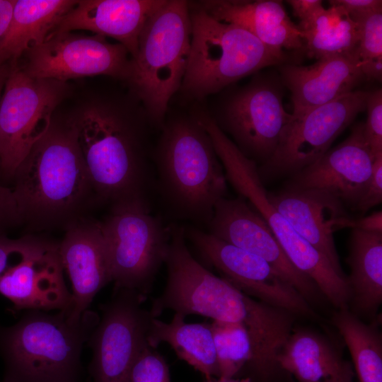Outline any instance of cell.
<instances>
[{"label": "cell", "instance_id": "obj_32", "mask_svg": "<svg viewBox=\"0 0 382 382\" xmlns=\"http://www.w3.org/2000/svg\"><path fill=\"white\" fill-rule=\"evenodd\" d=\"M129 382H171L165 358L149 345L140 352L132 368Z\"/></svg>", "mask_w": 382, "mask_h": 382}, {"label": "cell", "instance_id": "obj_33", "mask_svg": "<svg viewBox=\"0 0 382 382\" xmlns=\"http://www.w3.org/2000/svg\"><path fill=\"white\" fill-rule=\"evenodd\" d=\"M56 243L30 234L18 238L0 236V277L16 264L11 263L13 256L24 257L45 250Z\"/></svg>", "mask_w": 382, "mask_h": 382}, {"label": "cell", "instance_id": "obj_9", "mask_svg": "<svg viewBox=\"0 0 382 382\" xmlns=\"http://www.w3.org/2000/svg\"><path fill=\"white\" fill-rule=\"evenodd\" d=\"M149 201L111 205L102 222L114 289H128L147 297L166 256L170 231L151 214Z\"/></svg>", "mask_w": 382, "mask_h": 382}, {"label": "cell", "instance_id": "obj_34", "mask_svg": "<svg viewBox=\"0 0 382 382\" xmlns=\"http://www.w3.org/2000/svg\"><path fill=\"white\" fill-rule=\"evenodd\" d=\"M366 109L367 118L364 123V135L375 157L382 154V91L369 92Z\"/></svg>", "mask_w": 382, "mask_h": 382}, {"label": "cell", "instance_id": "obj_31", "mask_svg": "<svg viewBox=\"0 0 382 382\" xmlns=\"http://www.w3.org/2000/svg\"><path fill=\"white\" fill-rule=\"evenodd\" d=\"M358 25L357 53L365 79L381 80L382 11L352 19Z\"/></svg>", "mask_w": 382, "mask_h": 382}, {"label": "cell", "instance_id": "obj_11", "mask_svg": "<svg viewBox=\"0 0 382 382\" xmlns=\"http://www.w3.org/2000/svg\"><path fill=\"white\" fill-rule=\"evenodd\" d=\"M147 297L128 289H114L102 307V316L88 342L92 349L89 373L92 382H129L132 368L148 344Z\"/></svg>", "mask_w": 382, "mask_h": 382}, {"label": "cell", "instance_id": "obj_26", "mask_svg": "<svg viewBox=\"0 0 382 382\" xmlns=\"http://www.w3.org/2000/svg\"><path fill=\"white\" fill-rule=\"evenodd\" d=\"M185 318L178 313H174L169 323L153 317L147 337L149 345L157 348L162 342L168 343L178 359L199 371L207 380L219 378L210 323H187Z\"/></svg>", "mask_w": 382, "mask_h": 382}, {"label": "cell", "instance_id": "obj_41", "mask_svg": "<svg viewBox=\"0 0 382 382\" xmlns=\"http://www.w3.org/2000/svg\"><path fill=\"white\" fill-rule=\"evenodd\" d=\"M353 378L354 371L352 366L349 362L346 361L333 382H354Z\"/></svg>", "mask_w": 382, "mask_h": 382}, {"label": "cell", "instance_id": "obj_8", "mask_svg": "<svg viewBox=\"0 0 382 382\" xmlns=\"http://www.w3.org/2000/svg\"><path fill=\"white\" fill-rule=\"evenodd\" d=\"M201 125L212 139L226 180L265 221L290 262L337 309L346 308L351 297L347 279L339 275L329 260L272 205L255 161L245 155L211 117H204Z\"/></svg>", "mask_w": 382, "mask_h": 382}, {"label": "cell", "instance_id": "obj_23", "mask_svg": "<svg viewBox=\"0 0 382 382\" xmlns=\"http://www.w3.org/2000/svg\"><path fill=\"white\" fill-rule=\"evenodd\" d=\"M196 4L214 18L244 28L272 49L283 52L304 45L298 25L281 1L205 0Z\"/></svg>", "mask_w": 382, "mask_h": 382}, {"label": "cell", "instance_id": "obj_37", "mask_svg": "<svg viewBox=\"0 0 382 382\" xmlns=\"http://www.w3.org/2000/svg\"><path fill=\"white\" fill-rule=\"evenodd\" d=\"M347 13L352 19L376 11H382L381 0H332L329 1Z\"/></svg>", "mask_w": 382, "mask_h": 382}, {"label": "cell", "instance_id": "obj_16", "mask_svg": "<svg viewBox=\"0 0 382 382\" xmlns=\"http://www.w3.org/2000/svg\"><path fill=\"white\" fill-rule=\"evenodd\" d=\"M207 226L209 233L267 262L308 302L318 299L317 286L293 265L270 227L243 197L219 199Z\"/></svg>", "mask_w": 382, "mask_h": 382}, {"label": "cell", "instance_id": "obj_40", "mask_svg": "<svg viewBox=\"0 0 382 382\" xmlns=\"http://www.w3.org/2000/svg\"><path fill=\"white\" fill-rule=\"evenodd\" d=\"M16 0H0V41L10 23Z\"/></svg>", "mask_w": 382, "mask_h": 382}, {"label": "cell", "instance_id": "obj_19", "mask_svg": "<svg viewBox=\"0 0 382 382\" xmlns=\"http://www.w3.org/2000/svg\"><path fill=\"white\" fill-rule=\"evenodd\" d=\"M269 197L295 231L329 260L339 275L347 279L333 236L336 231L348 228L352 219L345 204L328 192L312 189L288 188Z\"/></svg>", "mask_w": 382, "mask_h": 382}, {"label": "cell", "instance_id": "obj_5", "mask_svg": "<svg viewBox=\"0 0 382 382\" xmlns=\"http://www.w3.org/2000/svg\"><path fill=\"white\" fill-rule=\"evenodd\" d=\"M99 320L90 310L78 320L65 310H29L14 325L0 326L2 382H79L82 348Z\"/></svg>", "mask_w": 382, "mask_h": 382}, {"label": "cell", "instance_id": "obj_2", "mask_svg": "<svg viewBox=\"0 0 382 382\" xmlns=\"http://www.w3.org/2000/svg\"><path fill=\"white\" fill-rule=\"evenodd\" d=\"M70 118L100 202L148 201L154 127L140 102L98 99Z\"/></svg>", "mask_w": 382, "mask_h": 382}, {"label": "cell", "instance_id": "obj_4", "mask_svg": "<svg viewBox=\"0 0 382 382\" xmlns=\"http://www.w3.org/2000/svg\"><path fill=\"white\" fill-rule=\"evenodd\" d=\"M160 130L151 158L161 197L177 216L207 225L227 193L212 139L192 114L166 119Z\"/></svg>", "mask_w": 382, "mask_h": 382}, {"label": "cell", "instance_id": "obj_35", "mask_svg": "<svg viewBox=\"0 0 382 382\" xmlns=\"http://www.w3.org/2000/svg\"><path fill=\"white\" fill-rule=\"evenodd\" d=\"M382 201V154L375 159L370 178L354 209L364 213Z\"/></svg>", "mask_w": 382, "mask_h": 382}, {"label": "cell", "instance_id": "obj_39", "mask_svg": "<svg viewBox=\"0 0 382 382\" xmlns=\"http://www.w3.org/2000/svg\"><path fill=\"white\" fill-rule=\"evenodd\" d=\"M348 228L382 233V212L378 211L363 218L352 219Z\"/></svg>", "mask_w": 382, "mask_h": 382}, {"label": "cell", "instance_id": "obj_30", "mask_svg": "<svg viewBox=\"0 0 382 382\" xmlns=\"http://www.w3.org/2000/svg\"><path fill=\"white\" fill-rule=\"evenodd\" d=\"M213 335L219 379L238 378L250 362L253 349L246 329L240 323L213 320Z\"/></svg>", "mask_w": 382, "mask_h": 382}, {"label": "cell", "instance_id": "obj_15", "mask_svg": "<svg viewBox=\"0 0 382 382\" xmlns=\"http://www.w3.org/2000/svg\"><path fill=\"white\" fill-rule=\"evenodd\" d=\"M291 117L275 88L254 80L233 93L223 105L218 117L212 118L232 135L245 155L267 160L277 149Z\"/></svg>", "mask_w": 382, "mask_h": 382}, {"label": "cell", "instance_id": "obj_22", "mask_svg": "<svg viewBox=\"0 0 382 382\" xmlns=\"http://www.w3.org/2000/svg\"><path fill=\"white\" fill-rule=\"evenodd\" d=\"M282 73L291 93L294 117L354 91L365 79L357 50L323 57L309 66H286Z\"/></svg>", "mask_w": 382, "mask_h": 382}, {"label": "cell", "instance_id": "obj_13", "mask_svg": "<svg viewBox=\"0 0 382 382\" xmlns=\"http://www.w3.org/2000/svg\"><path fill=\"white\" fill-rule=\"evenodd\" d=\"M203 260L245 294L294 315L316 318L305 298L267 262L195 226L184 227Z\"/></svg>", "mask_w": 382, "mask_h": 382}, {"label": "cell", "instance_id": "obj_25", "mask_svg": "<svg viewBox=\"0 0 382 382\" xmlns=\"http://www.w3.org/2000/svg\"><path fill=\"white\" fill-rule=\"evenodd\" d=\"M347 262L352 312L373 317L382 302V233L352 229Z\"/></svg>", "mask_w": 382, "mask_h": 382}, {"label": "cell", "instance_id": "obj_43", "mask_svg": "<svg viewBox=\"0 0 382 382\" xmlns=\"http://www.w3.org/2000/svg\"><path fill=\"white\" fill-rule=\"evenodd\" d=\"M205 382H253L248 377L232 378L228 379L207 380Z\"/></svg>", "mask_w": 382, "mask_h": 382}, {"label": "cell", "instance_id": "obj_18", "mask_svg": "<svg viewBox=\"0 0 382 382\" xmlns=\"http://www.w3.org/2000/svg\"><path fill=\"white\" fill-rule=\"evenodd\" d=\"M58 252L72 284L69 316L79 319L96 295L112 282L102 222L90 217L65 231Z\"/></svg>", "mask_w": 382, "mask_h": 382}, {"label": "cell", "instance_id": "obj_3", "mask_svg": "<svg viewBox=\"0 0 382 382\" xmlns=\"http://www.w3.org/2000/svg\"><path fill=\"white\" fill-rule=\"evenodd\" d=\"M11 187L30 232L66 231L101 203L83 159L71 118L52 119L16 168Z\"/></svg>", "mask_w": 382, "mask_h": 382}, {"label": "cell", "instance_id": "obj_6", "mask_svg": "<svg viewBox=\"0 0 382 382\" xmlns=\"http://www.w3.org/2000/svg\"><path fill=\"white\" fill-rule=\"evenodd\" d=\"M189 2L166 0L145 23L125 81L154 128L161 129L179 91L190 50Z\"/></svg>", "mask_w": 382, "mask_h": 382}, {"label": "cell", "instance_id": "obj_7", "mask_svg": "<svg viewBox=\"0 0 382 382\" xmlns=\"http://www.w3.org/2000/svg\"><path fill=\"white\" fill-rule=\"evenodd\" d=\"M190 50L178 92L202 100L255 71L281 63L284 52L272 49L244 28L219 21L189 2Z\"/></svg>", "mask_w": 382, "mask_h": 382}, {"label": "cell", "instance_id": "obj_38", "mask_svg": "<svg viewBox=\"0 0 382 382\" xmlns=\"http://www.w3.org/2000/svg\"><path fill=\"white\" fill-rule=\"evenodd\" d=\"M287 3L291 6L294 14L303 23L324 8L321 0H289Z\"/></svg>", "mask_w": 382, "mask_h": 382}, {"label": "cell", "instance_id": "obj_24", "mask_svg": "<svg viewBox=\"0 0 382 382\" xmlns=\"http://www.w3.org/2000/svg\"><path fill=\"white\" fill-rule=\"evenodd\" d=\"M76 0H16L8 27L0 41V65L15 64L46 40Z\"/></svg>", "mask_w": 382, "mask_h": 382}, {"label": "cell", "instance_id": "obj_17", "mask_svg": "<svg viewBox=\"0 0 382 382\" xmlns=\"http://www.w3.org/2000/svg\"><path fill=\"white\" fill-rule=\"evenodd\" d=\"M376 158L366 139L364 123L360 122L339 145L294 174L288 188L324 191L354 208Z\"/></svg>", "mask_w": 382, "mask_h": 382}, {"label": "cell", "instance_id": "obj_14", "mask_svg": "<svg viewBox=\"0 0 382 382\" xmlns=\"http://www.w3.org/2000/svg\"><path fill=\"white\" fill-rule=\"evenodd\" d=\"M18 64L29 76L66 82L72 79L106 75L126 81L131 57L122 44L100 35L69 33L50 35L26 52Z\"/></svg>", "mask_w": 382, "mask_h": 382}, {"label": "cell", "instance_id": "obj_21", "mask_svg": "<svg viewBox=\"0 0 382 382\" xmlns=\"http://www.w3.org/2000/svg\"><path fill=\"white\" fill-rule=\"evenodd\" d=\"M166 1H78L50 35L76 30H89L116 40L125 47L132 59L137 54L139 37L145 23Z\"/></svg>", "mask_w": 382, "mask_h": 382}, {"label": "cell", "instance_id": "obj_10", "mask_svg": "<svg viewBox=\"0 0 382 382\" xmlns=\"http://www.w3.org/2000/svg\"><path fill=\"white\" fill-rule=\"evenodd\" d=\"M66 82L29 76L11 65L0 103V177L11 180L33 146L45 134L69 92Z\"/></svg>", "mask_w": 382, "mask_h": 382}, {"label": "cell", "instance_id": "obj_1", "mask_svg": "<svg viewBox=\"0 0 382 382\" xmlns=\"http://www.w3.org/2000/svg\"><path fill=\"white\" fill-rule=\"evenodd\" d=\"M164 263L166 284L152 301V317L169 309L185 317L195 314L243 325L253 349L245 375L254 382L276 381L283 373L277 357L292 332L295 315L254 299L208 270L188 249L183 226H171Z\"/></svg>", "mask_w": 382, "mask_h": 382}, {"label": "cell", "instance_id": "obj_28", "mask_svg": "<svg viewBox=\"0 0 382 382\" xmlns=\"http://www.w3.org/2000/svg\"><path fill=\"white\" fill-rule=\"evenodd\" d=\"M298 27L311 57L319 59L357 50V23L336 6L323 8Z\"/></svg>", "mask_w": 382, "mask_h": 382}, {"label": "cell", "instance_id": "obj_42", "mask_svg": "<svg viewBox=\"0 0 382 382\" xmlns=\"http://www.w3.org/2000/svg\"><path fill=\"white\" fill-rule=\"evenodd\" d=\"M11 67V64H10L0 65V103L5 83L9 74Z\"/></svg>", "mask_w": 382, "mask_h": 382}, {"label": "cell", "instance_id": "obj_36", "mask_svg": "<svg viewBox=\"0 0 382 382\" xmlns=\"http://www.w3.org/2000/svg\"><path fill=\"white\" fill-rule=\"evenodd\" d=\"M21 225V217L13 190L0 182V236H7Z\"/></svg>", "mask_w": 382, "mask_h": 382}, {"label": "cell", "instance_id": "obj_20", "mask_svg": "<svg viewBox=\"0 0 382 382\" xmlns=\"http://www.w3.org/2000/svg\"><path fill=\"white\" fill-rule=\"evenodd\" d=\"M59 243L23 257L0 277V294L15 311H67L71 294L63 277Z\"/></svg>", "mask_w": 382, "mask_h": 382}, {"label": "cell", "instance_id": "obj_12", "mask_svg": "<svg viewBox=\"0 0 382 382\" xmlns=\"http://www.w3.org/2000/svg\"><path fill=\"white\" fill-rule=\"evenodd\" d=\"M368 93L355 90L299 117L292 116L277 149L258 168L261 178L295 174L318 160L366 110Z\"/></svg>", "mask_w": 382, "mask_h": 382}, {"label": "cell", "instance_id": "obj_27", "mask_svg": "<svg viewBox=\"0 0 382 382\" xmlns=\"http://www.w3.org/2000/svg\"><path fill=\"white\" fill-rule=\"evenodd\" d=\"M277 361L299 382H333L346 361L328 340L307 330L290 334Z\"/></svg>", "mask_w": 382, "mask_h": 382}, {"label": "cell", "instance_id": "obj_29", "mask_svg": "<svg viewBox=\"0 0 382 382\" xmlns=\"http://www.w3.org/2000/svg\"><path fill=\"white\" fill-rule=\"evenodd\" d=\"M332 321L343 337L360 382H382V338L349 308L337 309Z\"/></svg>", "mask_w": 382, "mask_h": 382}]
</instances>
